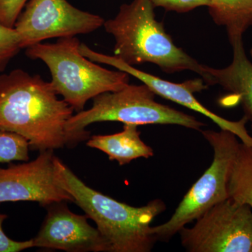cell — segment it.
I'll return each mask as SVG.
<instances>
[{"instance_id": "obj_1", "label": "cell", "mask_w": 252, "mask_h": 252, "mask_svg": "<svg viewBox=\"0 0 252 252\" xmlns=\"http://www.w3.org/2000/svg\"><path fill=\"white\" fill-rule=\"evenodd\" d=\"M51 82L21 69L0 75V130L22 135L38 152L69 145L66 126L74 109Z\"/></svg>"}, {"instance_id": "obj_2", "label": "cell", "mask_w": 252, "mask_h": 252, "mask_svg": "<svg viewBox=\"0 0 252 252\" xmlns=\"http://www.w3.org/2000/svg\"><path fill=\"white\" fill-rule=\"evenodd\" d=\"M56 165L60 184L70 194L73 203L95 223L111 252L152 251L157 240L151 223L166 209L162 200L131 206L86 185L59 158Z\"/></svg>"}, {"instance_id": "obj_3", "label": "cell", "mask_w": 252, "mask_h": 252, "mask_svg": "<svg viewBox=\"0 0 252 252\" xmlns=\"http://www.w3.org/2000/svg\"><path fill=\"white\" fill-rule=\"evenodd\" d=\"M103 26L115 39L114 56L126 64L152 63L167 74L189 70L205 79V64L175 45L163 24L156 19L149 0L122 5L117 16L104 21Z\"/></svg>"}, {"instance_id": "obj_4", "label": "cell", "mask_w": 252, "mask_h": 252, "mask_svg": "<svg viewBox=\"0 0 252 252\" xmlns=\"http://www.w3.org/2000/svg\"><path fill=\"white\" fill-rule=\"evenodd\" d=\"M76 36L59 38L56 43H38L27 48L26 56L40 60L49 68L54 90L75 112L84 110L89 99L129 84L130 75L101 67L81 54Z\"/></svg>"}, {"instance_id": "obj_5", "label": "cell", "mask_w": 252, "mask_h": 252, "mask_svg": "<svg viewBox=\"0 0 252 252\" xmlns=\"http://www.w3.org/2000/svg\"><path fill=\"white\" fill-rule=\"evenodd\" d=\"M155 96V93L144 84H127L121 90L96 96L91 109L73 114L68 120L66 130L69 145L89 139L90 132L86 127L94 123L118 122L137 126L176 125L200 131L205 126L193 116L158 103Z\"/></svg>"}, {"instance_id": "obj_6", "label": "cell", "mask_w": 252, "mask_h": 252, "mask_svg": "<svg viewBox=\"0 0 252 252\" xmlns=\"http://www.w3.org/2000/svg\"><path fill=\"white\" fill-rule=\"evenodd\" d=\"M200 132L213 150L211 165L185 194L170 220L152 226L157 241H169L209 209L229 198L228 178L240 143L238 137L233 132L221 129Z\"/></svg>"}, {"instance_id": "obj_7", "label": "cell", "mask_w": 252, "mask_h": 252, "mask_svg": "<svg viewBox=\"0 0 252 252\" xmlns=\"http://www.w3.org/2000/svg\"><path fill=\"white\" fill-rule=\"evenodd\" d=\"M191 228L180 230L189 252H252V210L228 198L198 217Z\"/></svg>"}, {"instance_id": "obj_8", "label": "cell", "mask_w": 252, "mask_h": 252, "mask_svg": "<svg viewBox=\"0 0 252 252\" xmlns=\"http://www.w3.org/2000/svg\"><path fill=\"white\" fill-rule=\"evenodd\" d=\"M104 21L98 15L77 9L67 0H31L14 28L23 49L51 38L89 34L103 26Z\"/></svg>"}, {"instance_id": "obj_9", "label": "cell", "mask_w": 252, "mask_h": 252, "mask_svg": "<svg viewBox=\"0 0 252 252\" xmlns=\"http://www.w3.org/2000/svg\"><path fill=\"white\" fill-rule=\"evenodd\" d=\"M54 151L39 152L32 161L0 167V203L32 201L46 207L59 202H73L58 175Z\"/></svg>"}, {"instance_id": "obj_10", "label": "cell", "mask_w": 252, "mask_h": 252, "mask_svg": "<svg viewBox=\"0 0 252 252\" xmlns=\"http://www.w3.org/2000/svg\"><path fill=\"white\" fill-rule=\"evenodd\" d=\"M79 50L83 56L91 61L108 64L117 68L118 70L123 71L127 73L129 75L137 78L142 84L148 86L157 95L191 109L194 112L200 113L216 124L221 130L233 132L241 140V142L247 145L252 146V136L250 135L246 128V124L248 123L246 118L243 117L236 122L227 120L209 110L195 97L194 93L200 92L207 88L202 78L185 81L182 84L172 83L156 77L153 74L139 70L133 66L129 65L118 59L115 56L94 51L85 44H81Z\"/></svg>"}, {"instance_id": "obj_11", "label": "cell", "mask_w": 252, "mask_h": 252, "mask_svg": "<svg viewBox=\"0 0 252 252\" xmlns=\"http://www.w3.org/2000/svg\"><path fill=\"white\" fill-rule=\"evenodd\" d=\"M66 203L46 207L45 219L37 235L32 239L33 247L67 252H111L98 229L89 224L87 215L71 212Z\"/></svg>"}, {"instance_id": "obj_12", "label": "cell", "mask_w": 252, "mask_h": 252, "mask_svg": "<svg viewBox=\"0 0 252 252\" xmlns=\"http://www.w3.org/2000/svg\"><path fill=\"white\" fill-rule=\"evenodd\" d=\"M229 42L233 49L231 64L222 69L205 65L204 81L207 86H220L238 97L252 130V63L245 53L243 36L232 38Z\"/></svg>"}, {"instance_id": "obj_13", "label": "cell", "mask_w": 252, "mask_h": 252, "mask_svg": "<svg viewBox=\"0 0 252 252\" xmlns=\"http://www.w3.org/2000/svg\"><path fill=\"white\" fill-rule=\"evenodd\" d=\"M137 127L133 124H124L121 132L92 136L86 145L104 152L109 160L117 161L121 166L140 158H149L154 156L153 149L142 140Z\"/></svg>"}, {"instance_id": "obj_14", "label": "cell", "mask_w": 252, "mask_h": 252, "mask_svg": "<svg viewBox=\"0 0 252 252\" xmlns=\"http://www.w3.org/2000/svg\"><path fill=\"white\" fill-rule=\"evenodd\" d=\"M207 7L214 22L225 28L228 39L243 36L252 26V0H210Z\"/></svg>"}, {"instance_id": "obj_15", "label": "cell", "mask_w": 252, "mask_h": 252, "mask_svg": "<svg viewBox=\"0 0 252 252\" xmlns=\"http://www.w3.org/2000/svg\"><path fill=\"white\" fill-rule=\"evenodd\" d=\"M228 193L229 198L252 210V146L239 144L230 168Z\"/></svg>"}, {"instance_id": "obj_16", "label": "cell", "mask_w": 252, "mask_h": 252, "mask_svg": "<svg viewBox=\"0 0 252 252\" xmlns=\"http://www.w3.org/2000/svg\"><path fill=\"white\" fill-rule=\"evenodd\" d=\"M30 149L29 142L22 135L0 130V162L28 161Z\"/></svg>"}, {"instance_id": "obj_17", "label": "cell", "mask_w": 252, "mask_h": 252, "mask_svg": "<svg viewBox=\"0 0 252 252\" xmlns=\"http://www.w3.org/2000/svg\"><path fill=\"white\" fill-rule=\"evenodd\" d=\"M21 49V40L16 29L0 21V73L4 72L11 60Z\"/></svg>"}, {"instance_id": "obj_18", "label": "cell", "mask_w": 252, "mask_h": 252, "mask_svg": "<svg viewBox=\"0 0 252 252\" xmlns=\"http://www.w3.org/2000/svg\"><path fill=\"white\" fill-rule=\"evenodd\" d=\"M155 7H162L166 11L187 13L200 6H208L210 0H149Z\"/></svg>"}, {"instance_id": "obj_19", "label": "cell", "mask_w": 252, "mask_h": 252, "mask_svg": "<svg viewBox=\"0 0 252 252\" xmlns=\"http://www.w3.org/2000/svg\"><path fill=\"white\" fill-rule=\"evenodd\" d=\"M28 0H0V21L5 26L14 28Z\"/></svg>"}, {"instance_id": "obj_20", "label": "cell", "mask_w": 252, "mask_h": 252, "mask_svg": "<svg viewBox=\"0 0 252 252\" xmlns=\"http://www.w3.org/2000/svg\"><path fill=\"white\" fill-rule=\"evenodd\" d=\"M7 215L0 213V252H19L34 248L32 240L28 241H15L9 238L2 229V223Z\"/></svg>"}, {"instance_id": "obj_21", "label": "cell", "mask_w": 252, "mask_h": 252, "mask_svg": "<svg viewBox=\"0 0 252 252\" xmlns=\"http://www.w3.org/2000/svg\"><path fill=\"white\" fill-rule=\"evenodd\" d=\"M250 54H251V56L252 57V49H251V51H250Z\"/></svg>"}]
</instances>
